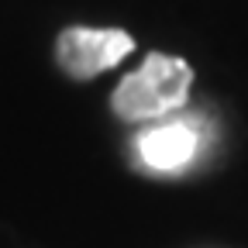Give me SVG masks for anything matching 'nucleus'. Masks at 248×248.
I'll return each mask as SVG.
<instances>
[{
	"mask_svg": "<svg viewBox=\"0 0 248 248\" xmlns=\"http://www.w3.org/2000/svg\"><path fill=\"white\" fill-rule=\"evenodd\" d=\"M193 86V69L190 62H183L176 55L148 52L141 69L131 76H124L110 97V107L121 121H159L186 107Z\"/></svg>",
	"mask_w": 248,
	"mask_h": 248,
	"instance_id": "f257e3e1",
	"label": "nucleus"
},
{
	"mask_svg": "<svg viewBox=\"0 0 248 248\" xmlns=\"http://www.w3.org/2000/svg\"><path fill=\"white\" fill-rule=\"evenodd\" d=\"M207 141V124L193 114H169L135 138V166L155 176L186 172Z\"/></svg>",
	"mask_w": 248,
	"mask_h": 248,
	"instance_id": "f03ea898",
	"label": "nucleus"
},
{
	"mask_svg": "<svg viewBox=\"0 0 248 248\" xmlns=\"http://www.w3.org/2000/svg\"><path fill=\"white\" fill-rule=\"evenodd\" d=\"M135 48V38L121 28H66L55 42V62L73 79H93Z\"/></svg>",
	"mask_w": 248,
	"mask_h": 248,
	"instance_id": "7ed1b4c3",
	"label": "nucleus"
}]
</instances>
